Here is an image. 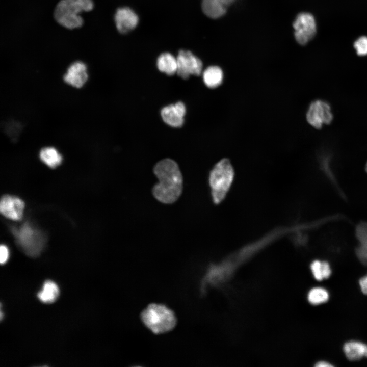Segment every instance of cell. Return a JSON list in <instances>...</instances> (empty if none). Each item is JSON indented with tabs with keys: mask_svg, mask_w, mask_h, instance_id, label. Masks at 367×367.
<instances>
[{
	"mask_svg": "<svg viewBox=\"0 0 367 367\" xmlns=\"http://www.w3.org/2000/svg\"><path fill=\"white\" fill-rule=\"evenodd\" d=\"M153 172L159 180L152 188L153 196L163 203L175 202L183 188L182 176L177 164L170 159L162 160L156 164Z\"/></svg>",
	"mask_w": 367,
	"mask_h": 367,
	"instance_id": "6da1fadb",
	"label": "cell"
},
{
	"mask_svg": "<svg viewBox=\"0 0 367 367\" xmlns=\"http://www.w3.org/2000/svg\"><path fill=\"white\" fill-rule=\"evenodd\" d=\"M144 326L154 334H163L173 330L177 320L175 312L167 305L150 303L140 313Z\"/></svg>",
	"mask_w": 367,
	"mask_h": 367,
	"instance_id": "7a4b0ae2",
	"label": "cell"
},
{
	"mask_svg": "<svg viewBox=\"0 0 367 367\" xmlns=\"http://www.w3.org/2000/svg\"><path fill=\"white\" fill-rule=\"evenodd\" d=\"M93 8L92 0H61L56 5L54 16L61 25L69 29L81 27L83 20L79 15Z\"/></svg>",
	"mask_w": 367,
	"mask_h": 367,
	"instance_id": "3957f363",
	"label": "cell"
},
{
	"mask_svg": "<svg viewBox=\"0 0 367 367\" xmlns=\"http://www.w3.org/2000/svg\"><path fill=\"white\" fill-rule=\"evenodd\" d=\"M234 170L229 160L223 159L211 171L209 185L213 202L219 204L225 198L232 185Z\"/></svg>",
	"mask_w": 367,
	"mask_h": 367,
	"instance_id": "277c9868",
	"label": "cell"
},
{
	"mask_svg": "<svg viewBox=\"0 0 367 367\" xmlns=\"http://www.w3.org/2000/svg\"><path fill=\"white\" fill-rule=\"evenodd\" d=\"M333 118L330 105L323 100H316L310 104L306 113L307 122L317 129L329 124Z\"/></svg>",
	"mask_w": 367,
	"mask_h": 367,
	"instance_id": "5b68a950",
	"label": "cell"
},
{
	"mask_svg": "<svg viewBox=\"0 0 367 367\" xmlns=\"http://www.w3.org/2000/svg\"><path fill=\"white\" fill-rule=\"evenodd\" d=\"M293 27L296 41L301 45L307 44L316 33V23L313 15L309 13H301L296 17Z\"/></svg>",
	"mask_w": 367,
	"mask_h": 367,
	"instance_id": "8992f818",
	"label": "cell"
},
{
	"mask_svg": "<svg viewBox=\"0 0 367 367\" xmlns=\"http://www.w3.org/2000/svg\"><path fill=\"white\" fill-rule=\"evenodd\" d=\"M177 74L183 79H187L190 75H199L202 70V63L191 51L180 50L176 57Z\"/></svg>",
	"mask_w": 367,
	"mask_h": 367,
	"instance_id": "52a82bcc",
	"label": "cell"
},
{
	"mask_svg": "<svg viewBox=\"0 0 367 367\" xmlns=\"http://www.w3.org/2000/svg\"><path fill=\"white\" fill-rule=\"evenodd\" d=\"M18 242L24 252L30 256H36L41 251L42 244L39 236L28 224L24 225L19 230L14 231Z\"/></svg>",
	"mask_w": 367,
	"mask_h": 367,
	"instance_id": "ba28073f",
	"label": "cell"
},
{
	"mask_svg": "<svg viewBox=\"0 0 367 367\" xmlns=\"http://www.w3.org/2000/svg\"><path fill=\"white\" fill-rule=\"evenodd\" d=\"M114 19L117 30L122 34H126L134 29L139 21L138 15L128 7L118 8Z\"/></svg>",
	"mask_w": 367,
	"mask_h": 367,
	"instance_id": "9c48e42d",
	"label": "cell"
},
{
	"mask_svg": "<svg viewBox=\"0 0 367 367\" xmlns=\"http://www.w3.org/2000/svg\"><path fill=\"white\" fill-rule=\"evenodd\" d=\"M24 207V203L20 199L10 195L3 196L0 202L1 213L13 220H20L22 218Z\"/></svg>",
	"mask_w": 367,
	"mask_h": 367,
	"instance_id": "30bf717a",
	"label": "cell"
},
{
	"mask_svg": "<svg viewBox=\"0 0 367 367\" xmlns=\"http://www.w3.org/2000/svg\"><path fill=\"white\" fill-rule=\"evenodd\" d=\"M186 109L184 103L181 101L164 107L161 115L163 121L168 125L174 127H181L184 122V116Z\"/></svg>",
	"mask_w": 367,
	"mask_h": 367,
	"instance_id": "8fae6325",
	"label": "cell"
},
{
	"mask_svg": "<svg viewBox=\"0 0 367 367\" xmlns=\"http://www.w3.org/2000/svg\"><path fill=\"white\" fill-rule=\"evenodd\" d=\"M88 77L86 65L81 61H76L70 65L63 79L67 84L80 88L85 84Z\"/></svg>",
	"mask_w": 367,
	"mask_h": 367,
	"instance_id": "7c38bea8",
	"label": "cell"
},
{
	"mask_svg": "<svg viewBox=\"0 0 367 367\" xmlns=\"http://www.w3.org/2000/svg\"><path fill=\"white\" fill-rule=\"evenodd\" d=\"M367 344L362 342L351 340L343 346V351L346 357L351 361L358 360L365 357Z\"/></svg>",
	"mask_w": 367,
	"mask_h": 367,
	"instance_id": "4fadbf2b",
	"label": "cell"
},
{
	"mask_svg": "<svg viewBox=\"0 0 367 367\" xmlns=\"http://www.w3.org/2000/svg\"><path fill=\"white\" fill-rule=\"evenodd\" d=\"M156 66L160 71L169 75H173L177 72L176 58L170 53H163L158 58Z\"/></svg>",
	"mask_w": 367,
	"mask_h": 367,
	"instance_id": "5bb4252c",
	"label": "cell"
},
{
	"mask_svg": "<svg viewBox=\"0 0 367 367\" xmlns=\"http://www.w3.org/2000/svg\"><path fill=\"white\" fill-rule=\"evenodd\" d=\"M201 7L207 16L218 18L224 15L227 7L219 0H202Z\"/></svg>",
	"mask_w": 367,
	"mask_h": 367,
	"instance_id": "9a60e30c",
	"label": "cell"
},
{
	"mask_svg": "<svg viewBox=\"0 0 367 367\" xmlns=\"http://www.w3.org/2000/svg\"><path fill=\"white\" fill-rule=\"evenodd\" d=\"M203 80L205 85L209 88H215L222 83L223 72L217 66H211L205 69L203 73Z\"/></svg>",
	"mask_w": 367,
	"mask_h": 367,
	"instance_id": "2e32d148",
	"label": "cell"
},
{
	"mask_svg": "<svg viewBox=\"0 0 367 367\" xmlns=\"http://www.w3.org/2000/svg\"><path fill=\"white\" fill-rule=\"evenodd\" d=\"M59 294L58 285L54 282L48 280L44 283L41 291L38 294V297L43 303H50L57 299Z\"/></svg>",
	"mask_w": 367,
	"mask_h": 367,
	"instance_id": "e0dca14e",
	"label": "cell"
},
{
	"mask_svg": "<svg viewBox=\"0 0 367 367\" xmlns=\"http://www.w3.org/2000/svg\"><path fill=\"white\" fill-rule=\"evenodd\" d=\"M310 269L314 278L318 281L328 278L332 273L330 264L326 260H315L310 265Z\"/></svg>",
	"mask_w": 367,
	"mask_h": 367,
	"instance_id": "ac0fdd59",
	"label": "cell"
},
{
	"mask_svg": "<svg viewBox=\"0 0 367 367\" xmlns=\"http://www.w3.org/2000/svg\"><path fill=\"white\" fill-rule=\"evenodd\" d=\"M39 156L43 163L52 168L58 166L62 160L61 155L54 147L42 148L40 151Z\"/></svg>",
	"mask_w": 367,
	"mask_h": 367,
	"instance_id": "d6986e66",
	"label": "cell"
},
{
	"mask_svg": "<svg viewBox=\"0 0 367 367\" xmlns=\"http://www.w3.org/2000/svg\"><path fill=\"white\" fill-rule=\"evenodd\" d=\"M330 298L328 291L321 286L314 287L311 289L307 295L309 303L313 305H318L326 302Z\"/></svg>",
	"mask_w": 367,
	"mask_h": 367,
	"instance_id": "ffe728a7",
	"label": "cell"
},
{
	"mask_svg": "<svg viewBox=\"0 0 367 367\" xmlns=\"http://www.w3.org/2000/svg\"><path fill=\"white\" fill-rule=\"evenodd\" d=\"M354 47L359 56H367V37L361 36L354 42Z\"/></svg>",
	"mask_w": 367,
	"mask_h": 367,
	"instance_id": "44dd1931",
	"label": "cell"
},
{
	"mask_svg": "<svg viewBox=\"0 0 367 367\" xmlns=\"http://www.w3.org/2000/svg\"><path fill=\"white\" fill-rule=\"evenodd\" d=\"M355 234L359 243L367 242V222H362L358 224Z\"/></svg>",
	"mask_w": 367,
	"mask_h": 367,
	"instance_id": "7402d4cb",
	"label": "cell"
},
{
	"mask_svg": "<svg viewBox=\"0 0 367 367\" xmlns=\"http://www.w3.org/2000/svg\"><path fill=\"white\" fill-rule=\"evenodd\" d=\"M356 254L362 264L367 265V243L359 244L356 249Z\"/></svg>",
	"mask_w": 367,
	"mask_h": 367,
	"instance_id": "603a6c76",
	"label": "cell"
},
{
	"mask_svg": "<svg viewBox=\"0 0 367 367\" xmlns=\"http://www.w3.org/2000/svg\"><path fill=\"white\" fill-rule=\"evenodd\" d=\"M330 159L329 156L323 157L321 160V167L323 171L325 172L327 177L331 179L333 183H335L334 175L331 172L330 168L329 167Z\"/></svg>",
	"mask_w": 367,
	"mask_h": 367,
	"instance_id": "cb8c5ba5",
	"label": "cell"
},
{
	"mask_svg": "<svg viewBox=\"0 0 367 367\" xmlns=\"http://www.w3.org/2000/svg\"><path fill=\"white\" fill-rule=\"evenodd\" d=\"M9 257V250L7 246L2 245L0 248V262L2 265L5 264Z\"/></svg>",
	"mask_w": 367,
	"mask_h": 367,
	"instance_id": "d4e9b609",
	"label": "cell"
},
{
	"mask_svg": "<svg viewBox=\"0 0 367 367\" xmlns=\"http://www.w3.org/2000/svg\"><path fill=\"white\" fill-rule=\"evenodd\" d=\"M359 284L361 292L367 295V275L362 277L359 279Z\"/></svg>",
	"mask_w": 367,
	"mask_h": 367,
	"instance_id": "484cf974",
	"label": "cell"
},
{
	"mask_svg": "<svg viewBox=\"0 0 367 367\" xmlns=\"http://www.w3.org/2000/svg\"><path fill=\"white\" fill-rule=\"evenodd\" d=\"M316 366L317 367H331L333 366V365L327 361L321 360L317 362L316 364Z\"/></svg>",
	"mask_w": 367,
	"mask_h": 367,
	"instance_id": "4316f807",
	"label": "cell"
},
{
	"mask_svg": "<svg viewBox=\"0 0 367 367\" xmlns=\"http://www.w3.org/2000/svg\"><path fill=\"white\" fill-rule=\"evenodd\" d=\"M223 3L226 7L231 4L235 0H219Z\"/></svg>",
	"mask_w": 367,
	"mask_h": 367,
	"instance_id": "83f0119b",
	"label": "cell"
},
{
	"mask_svg": "<svg viewBox=\"0 0 367 367\" xmlns=\"http://www.w3.org/2000/svg\"><path fill=\"white\" fill-rule=\"evenodd\" d=\"M365 357H367V345H366V351H365Z\"/></svg>",
	"mask_w": 367,
	"mask_h": 367,
	"instance_id": "f1b7e54d",
	"label": "cell"
},
{
	"mask_svg": "<svg viewBox=\"0 0 367 367\" xmlns=\"http://www.w3.org/2000/svg\"><path fill=\"white\" fill-rule=\"evenodd\" d=\"M365 170H366V172H367V162H366V165H365Z\"/></svg>",
	"mask_w": 367,
	"mask_h": 367,
	"instance_id": "f546056e",
	"label": "cell"
}]
</instances>
